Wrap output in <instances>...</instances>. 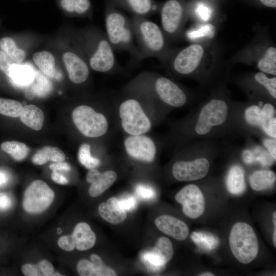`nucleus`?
<instances>
[{"instance_id":"1","label":"nucleus","mask_w":276,"mask_h":276,"mask_svg":"<svg viewBox=\"0 0 276 276\" xmlns=\"http://www.w3.org/2000/svg\"><path fill=\"white\" fill-rule=\"evenodd\" d=\"M236 102L231 99L225 83L217 86L182 122L178 128L180 137L187 143L235 135Z\"/></svg>"},{"instance_id":"2","label":"nucleus","mask_w":276,"mask_h":276,"mask_svg":"<svg viewBox=\"0 0 276 276\" xmlns=\"http://www.w3.org/2000/svg\"><path fill=\"white\" fill-rule=\"evenodd\" d=\"M216 53L211 44L193 43L174 51L165 64L174 74L192 78L213 90L225 80L216 64Z\"/></svg>"},{"instance_id":"3","label":"nucleus","mask_w":276,"mask_h":276,"mask_svg":"<svg viewBox=\"0 0 276 276\" xmlns=\"http://www.w3.org/2000/svg\"><path fill=\"white\" fill-rule=\"evenodd\" d=\"M186 143L182 150L186 157L175 161L172 166V175L179 181L204 178L210 171L213 159L228 148L218 139L196 140Z\"/></svg>"},{"instance_id":"4","label":"nucleus","mask_w":276,"mask_h":276,"mask_svg":"<svg viewBox=\"0 0 276 276\" xmlns=\"http://www.w3.org/2000/svg\"><path fill=\"white\" fill-rule=\"evenodd\" d=\"M131 20L137 47L143 59L155 57L165 64L174 51L169 46L162 29L144 17L134 16Z\"/></svg>"},{"instance_id":"5","label":"nucleus","mask_w":276,"mask_h":276,"mask_svg":"<svg viewBox=\"0 0 276 276\" xmlns=\"http://www.w3.org/2000/svg\"><path fill=\"white\" fill-rule=\"evenodd\" d=\"M106 35L114 51L128 52L137 61L143 60L137 47L132 20L109 10L105 16Z\"/></svg>"},{"instance_id":"6","label":"nucleus","mask_w":276,"mask_h":276,"mask_svg":"<svg viewBox=\"0 0 276 276\" xmlns=\"http://www.w3.org/2000/svg\"><path fill=\"white\" fill-rule=\"evenodd\" d=\"M238 62L256 67L259 71L276 75V48L265 36H257L234 57Z\"/></svg>"},{"instance_id":"7","label":"nucleus","mask_w":276,"mask_h":276,"mask_svg":"<svg viewBox=\"0 0 276 276\" xmlns=\"http://www.w3.org/2000/svg\"><path fill=\"white\" fill-rule=\"evenodd\" d=\"M233 81L246 95L248 101H268L276 104V77H269L262 72L236 77Z\"/></svg>"},{"instance_id":"8","label":"nucleus","mask_w":276,"mask_h":276,"mask_svg":"<svg viewBox=\"0 0 276 276\" xmlns=\"http://www.w3.org/2000/svg\"><path fill=\"white\" fill-rule=\"evenodd\" d=\"M263 102L265 101H237L234 115L235 135L245 138L265 135L262 129L261 115Z\"/></svg>"},{"instance_id":"9","label":"nucleus","mask_w":276,"mask_h":276,"mask_svg":"<svg viewBox=\"0 0 276 276\" xmlns=\"http://www.w3.org/2000/svg\"><path fill=\"white\" fill-rule=\"evenodd\" d=\"M229 243L235 257L243 264H248L257 257L259 244L252 227L248 224L240 222L232 227Z\"/></svg>"},{"instance_id":"10","label":"nucleus","mask_w":276,"mask_h":276,"mask_svg":"<svg viewBox=\"0 0 276 276\" xmlns=\"http://www.w3.org/2000/svg\"><path fill=\"white\" fill-rule=\"evenodd\" d=\"M150 76L154 93L166 106L180 108L188 105L192 103L195 98L196 99V95L182 88L166 77Z\"/></svg>"},{"instance_id":"11","label":"nucleus","mask_w":276,"mask_h":276,"mask_svg":"<svg viewBox=\"0 0 276 276\" xmlns=\"http://www.w3.org/2000/svg\"><path fill=\"white\" fill-rule=\"evenodd\" d=\"M91 39L88 59L90 67L101 73H110L117 69L119 63L106 34L96 33Z\"/></svg>"},{"instance_id":"12","label":"nucleus","mask_w":276,"mask_h":276,"mask_svg":"<svg viewBox=\"0 0 276 276\" xmlns=\"http://www.w3.org/2000/svg\"><path fill=\"white\" fill-rule=\"evenodd\" d=\"M119 116L123 129L130 135L144 134L151 129L150 120L140 102L134 98H128L122 102Z\"/></svg>"},{"instance_id":"13","label":"nucleus","mask_w":276,"mask_h":276,"mask_svg":"<svg viewBox=\"0 0 276 276\" xmlns=\"http://www.w3.org/2000/svg\"><path fill=\"white\" fill-rule=\"evenodd\" d=\"M72 116L76 128L86 137H100L108 130V123L106 117L88 105L77 106L73 110Z\"/></svg>"},{"instance_id":"14","label":"nucleus","mask_w":276,"mask_h":276,"mask_svg":"<svg viewBox=\"0 0 276 276\" xmlns=\"http://www.w3.org/2000/svg\"><path fill=\"white\" fill-rule=\"evenodd\" d=\"M54 198V191L45 182L41 180H36L25 190L22 206L29 213L39 214L50 206Z\"/></svg>"},{"instance_id":"15","label":"nucleus","mask_w":276,"mask_h":276,"mask_svg":"<svg viewBox=\"0 0 276 276\" xmlns=\"http://www.w3.org/2000/svg\"><path fill=\"white\" fill-rule=\"evenodd\" d=\"M185 14L178 0H168L160 11L162 30L168 41L175 40L181 35L185 23Z\"/></svg>"},{"instance_id":"16","label":"nucleus","mask_w":276,"mask_h":276,"mask_svg":"<svg viewBox=\"0 0 276 276\" xmlns=\"http://www.w3.org/2000/svg\"><path fill=\"white\" fill-rule=\"evenodd\" d=\"M96 236L87 223L81 222L75 226L71 235L60 237L58 245L62 249L70 251L75 248L80 251L91 248L95 245Z\"/></svg>"},{"instance_id":"17","label":"nucleus","mask_w":276,"mask_h":276,"mask_svg":"<svg viewBox=\"0 0 276 276\" xmlns=\"http://www.w3.org/2000/svg\"><path fill=\"white\" fill-rule=\"evenodd\" d=\"M176 200L182 205V211L188 217L196 219L205 209V199L200 188L194 184L183 187L175 195Z\"/></svg>"},{"instance_id":"18","label":"nucleus","mask_w":276,"mask_h":276,"mask_svg":"<svg viewBox=\"0 0 276 276\" xmlns=\"http://www.w3.org/2000/svg\"><path fill=\"white\" fill-rule=\"evenodd\" d=\"M126 152L131 157L146 163L152 162L156 147L153 141L144 134L130 135L124 141Z\"/></svg>"},{"instance_id":"19","label":"nucleus","mask_w":276,"mask_h":276,"mask_svg":"<svg viewBox=\"0 0 276 276\" xmlns=\"http://www.w3.org/2000/svg\"><path fill=\"white\" fill-rule=\"evenodd\" d=\"M173 248L171 241L165 237L157 240L154 247L143 255L145 261L153 268H159L165 266L173 257Z\"/></svg>"},{"instance_id":"20","label":"nucleus","mask_w":276,"mask_h":276,"mask_svg":"<svg viewBox=\"0 0 276 276\" xmlns=\"http://www.w3.org/2000/svg\"><path fill=\"white\" fill-rule=\"evenodd\" d=\"M63 60L72 82L81 84L87 80L89 74V67L80 55L73 52H66L63 55Z\"/></svg>"},{"instance_id":"21","label":"nucleus","mask_w":276,"mask_h":276,"mask_svg":"<svg viewBox=\"0 0 276 276\" xmlns=\"http://www.w3.org/2000/svg\"><path fill=\"white\" fill-rule=\"evenodd\" d=\"M117 173L112 170L100 172L97 169H90L86 175V181L91 185L88 193L92 197L102 194L111 187L117 179Z\"/></svg>"},{"instance_id":"22","label":"nucleus","mask_w":276,"mask_h":276,"mask_svg":"<svg viewBox=\"0 0 276 276\" xmlns=\"http://www.w3.org/2000/svg\"><path fill=\"white\" fill-rule=\"evenodd\" d=\"M155 224L164 234L177 240H184L188 237L189 229L182 221L169 215H162L156 218Z\"/></svg>"},{"instance_id":"23","label":"nucleus","mask_w":276,"mask_h":276,"mask_svg":"<svg viewBox=\"0 0 276 276\" xmlns=\"http://www.w3.org/2000/svg\"><path fill=\"white\" fill-rule=\"evenodd\" d=\"M250 138H246L244 147L239 150L241 160L247 165L258 163L262 166L268 165L271 159L270 154L262 145L254 143Z\"/></svg>"},{"instance_id":"24","label":"nucleus","mask_w":276,"mask_h":276,"mask_svg":"<svg viewBox=\"0 0 276 276\" xmlns=\"http://www.w3.org/2000/svg\"><path fill=\"white\" fill-rule=\"evenodd\" d=\"M91 261L83 259L78 262L77 270L81 276H113L116 272L105 266L101 258L96 255L90 256Z\"/></svg>"},{"instance_id":"25","label":"nucleus","mask_w":276,"mask_h":276,"mask_svg":"<svg viewBox=\"0 0 276 276\" xmlns=\"http://www.w3.org/2000/svg\"><path fill=\"white\" fill-rule=\"evenodd\" d=\"M98 212L102 219L112 224L120 223L127 217L126 212L114 197L109 198L106 202L101 203L98 206Z\"/></svg>"},{"instance_id":"26","label":"nucleus","mask_w":276,"mask_h":276,"mask_svg":"<svg viewBox=\"0 0 276 276\" xmlns=\"http://www.w3.org/2000/svg\"><path fill=\"white\" fill-rule=\"evenodd\" d=\"M5 75L12 84L17 86L22 87L30 85L32 83L35 72L33 68L28 65L14 62Z\"/></svg>"},{"instance_id":"27","label":"nucleus","mask_w":276,"mask_h":276,"mask_svg":"<svg viewBox=\"0 0 276 276\" xmlns=\"http://www.w3.org/2000/svg\"><path fill=\"white\" fill-rule=\"evenodd\" d=\"M226 186L228 192L234 195H239L246 189L245 172L239 164H234L229 168L226 177Z\"/></svg>"},{"instance_id":"28","label":"nucleus","mask_w":276,"mask_h":276,"mask_svg":"<svg viewBox=\"0 0 276 276\" xmlns=\"http://www.w3.org/2000/svg\"><path fill=\"white\" fill-rule=\"evenodd\" d=\"M33 61L45 75L60 80L62 74L55 67V61L54 56L49 52L43 51L36 52L33 57Z\"/></svg>"},{"instance_id":"29","label":"nucleus","mask_w":276,"mask_h":276,"mask_svg":"<svg viewBox=\"0 0 276 276\" xmlns=\"http://www.w3.org/2000/svg\"><path fill=\"white\" fill-rule=\"evenodd\" d=\"M19 117L25 125L33 130H39L43 126L44 113L35 105H27L23 107Z\"/></svg>"},{"instance_id":"30","label":"nucleus","mask_w":276,"mask_h":276,"mask_svg":"<svg viewBox=\"0 0 276 276\" xmlns=\"http://www.w3.org/2000/svg\"><path fill=\"white\" fill-rule=\"evenodd\" d=\"M275 180V173L267 169L256 170L249 177L250 186L255 191L264 190L273 187Z\"/></svg>"},{"instance_id":"31","label":"nucleus","mask_w":276,"mask_h":276,"mask_svg":"<svg viewBox=\"0 0 276 276\" xmlns=\"http://www.w3.org/2000/svg\"><path fill=\"white\" fill-rule=\"evenodd\" d=\"M65 159L64 153L60 149L49 146L39 149L33 156L32 161L37 165H42L49 161L54 163L63 162Z\"/></svg>"},{"instance_id":"32","label":"nucleus","mask_w":276,"mask_h":276,"mask_svg":"<svg viewBox=\"0 0 276 276\" xmlns=\"http://www.w3.org/2000/svg\"><path fill=\"white\" fill-rule=\"evenodd\" d=\"M21 272L26 276L55 275L52 264L47 260L40 261L36 264L26 263L21 266Z\"/></svg>"},{"instance_id":"33","label":"nucleus","mask_w":276,"mask_h":276,"mask_svg":"<svg viewBox=\"0 0 276 276\" xmlns=\"http://www.w3.org/2000/svg\"><path fill=\"white\" fill-rule=\"evenodd\" d=\"M0 50L17 63H21L26 57L25 52L19 48L14 39L9 36L3 37L0 39Z\"/></svg>"},{"instance_id":"34","label":"nucleus","mask_w":276,"mask_h":276,"mask_svg":"<svg viewBox=\"0 0 276 276\" xmlns=\"http://www.w3.org/2000/svg\"><path fill=\"white\" fill-rule=\"evenodd\" d=\"M1 149L9 154L16 161H21L28 155L30 149L24 143L15 141H6L1 145Z\"/></svg>"},{"instance_id":"35","label":"nucleus","mask_w":276,"mask_h":276,"mask_svg":"<svg viewBox=\"0 0 276 276\" xmlns=\"http://www.w3.org/2000/svg\"><path fill=\"white\" fill-rule=\"evenodd\" d=\"M124 2L135 16L144 17L156 9L151 0H124Z\"/></svg>"},{"instance_id":"36","label":"nucleus","mask_w":276,"mask_h":276,"mask_svg":"<svg viewBox=\"0 0 276 276\" xmlns=\"http://www.w3.org/2000/svg\"><path fill=\"white\" fill-rule=\"evenodd\" d=\"M60 5L68 13L81 15L89 11L90 2V0H60Z\"/></svg>"},{"instance_id":"37","label":"nucleus","mask_w":276,"mask_h":276,"mask_svg":"<svg viewBox=\"0 0 276 276\" xmlns=\"http://www.w3.org/2000/svg\"><path fill=\"white\" fill-rule=\"evenodd\" d=\"M23 106L18 101L0 97V114L18 118L20 116Z\"/></svg>"},{"instance_id":"38","label":"nucleus","mask_w":276,"mask_h":276,"mask_svg":"<svg viewBox=\"0 0 276 276\" xmlns=\"http://www.w3.org/2000/svg\"><path fill=\"white\" fill-rule=\"evenodd\" d=\"M31 84H33L34 93L40 97L46 96L52 89V83L39 72L35 73L34 78Z\"/></svg>"},{"instance_id":"39","label":"nucleus","mask_w":276,"mask_h":276,"mask_svg":"<svg viewBox=\"0 0 276 276\" xmlns=\"http://www.w3.org/2000/svg\"><path fill=\"white\" fill-rule=\"evenodd\" d=\"M78 159L80 163L88 169L96 168L100 161L97 158L93 157L90 154V146L88 144H82L78 151Z\"/></svg>"},{"instance_id":"40","label":"nucleus","mask_w":276,"mask_h":276,"mask_svg":"<svg viewBox=\"0 0 276 276\" xmlns=\"http://www.w3.org/2000/svg\"><path fill=\"white\" fill-rule=\"evenodd\" d=\"M191 238L198 246L208 249L215 248L218 243L217 239L212 235L203 233L193 232Z\"/></svg>"},{"instance_id":"41","label":"nucleus","mask_w":276,"mask_h":276,"mask_svg":"<svg viewBox=\"0 0 276 276\" xmlns=\"http://www.w3.org/2000/svg\"><path fill=\"white\" fill-rule=\"evenodd\" d=\"M264 148L270 153L273 158L276 159V139L266 135L262 136L259 138Z\"/></svg>"},{"instance_id":"42","label":"nucleus","mask_w":276,"mask_h":276,"mask_svg":"<svg viewBox=\"0 0 276 276\" xmlns=\"http://www.w3.org/2000/svg\"><path fill=\"white\" fill-rule=\"evenodd\" d=\"M136 193L140 198L144 199H151L155 196V192L152 188L143 185L136 187Z\"/></svg>"},{"instance_id":"43","label":"nucleus","mask_w":276,"mask_h":276,"mask_svg":"<svg viewBox=\"0 0 276 276\" xmlns=\"http://www.w3.org/2000/svg\"><path fill=\"white\" fill-rule=\"evenodd\" d=\"M119 201L126 212L132 211L135 208L136 204L135 198L131 195L124 196L119 199Z\"/></svg>"},{"instance_id":"44","label":"nucleus","mask_w":276,"mask_h":276,"mask_svg":"<svg viewBox=\"0 0 276 276\" xmlns=\"http://www.w3.org/2000/svg\"><path fill=\"white\" fill-rule=\"evenodd\" d=\"M13 62L14 61L0 50V71L6 74Z\"/></svg>"},{"instance_id":"45","label":"nucleus","mask_w":276,"mask_h":276,"mask_svg":"<svg viewBox=\"0 0 276 276\" xmlns=\"http://www.w3.org/2000/svg\"><path fill=\"white\" fill-rule=\"evenodd\" d=\"M276 117L272 118L268 122L264 130L265 135L276 139Z\"/></svg>"},{"instance_id":"46","label":"nucleus","mask_w":276,"mask_h":276,"mask_svg":"<svg viewBox=\"0 0 276 276\" xmlns=\"http://www.w3.org/2000/svg\"><path fill=\"white\" fill-rule=\"evenodd\" d=\"M49 167L52 171H69L71 170L70 165L63 161L52 164L49 166Z\"/></svg>"},{"instance_id":"47","label":"nucleus","mask_w":276,"mask_h":276,"mask_svg":"<svg viewBox=\"0 0 276 276\" xmlns=\"http://www.w3.org/2000/svg\"><path fill=\"white\" fill-rule=\"evenodd\" d=\"M12 205V201L10 197L6 194H0V210H6L9 209Z\"/></svg>"},{"instance_id":"48","label":"nucleus","mask_w":276,"mask_h":276,"mask_svg":"<svg viewBox=\"0 0 276 276\" xmlns=\"http://www.w3.org/2000/svg\"><path fill=\"white\" fill-rule=\"evenodd\" d=\"M51 178L56 183L65 185L68 183V179L63 175L58 173L57 171H53L51 173Z\"/></svg>"},{"instance_id":"49","label":"nucleus","mask_w":276,"mask_h":276,"mask_svg":"<svg viewBox=\"0 0 276 276\" xmlns=\"http://www.w3.org/2000/svg\"><path fill=\"white\" fill-rule=\"evenodd\" d=\"M272 221H273V226H274L272 241H273V245L274 247H276V213L275 212H274L273 213Z\"/></svg>"},{"instance_id":"50","label":"nucleus","mask_w":276,"mask_h":276,"mask_svg":"<svg viewBox=\"0 0 276 276\" xmlns=\"http://www.w3.org/2000/svg\"><path fill=\"white\" fill-rule=\"evenodd\" d=\"M259 1L266 7L273 8L276 7V0H259Z\"/></svg>"},{"instance_id":"51","label":"nucleus","mask_w":276,"mask_h":276,"mask_svg":"<svg viewBox=\"0 0 276 276\" xmlns=\"http://www.w3.org/2000/svg\"><path fill=\"white\" fill-rule=\"evenodd\" d=\"M8 180V177L7 175L2 172L0 171V187L5 185Z\"/></svg>"},{"instance_id":"52","label":"nucleus","mask_w":276,"mask_h":276,"mask_svg":"<svg viewBox=\"0 0 276 276\" xmlns=\"http://www.w3.org/2000/svg\"><path fill=\"white\" fill-rule=\"evenodd\" d=\"M201 276H213L214 274L210 272H205L200 274Z\"/></svg>"},{"instance_id":"53","label":"nucleus","mask_w":276,"mask_h":276,"mask_svg":"<svg viewBox=\"0 0 276 276\" xmlns=\"http://www.w3.org/2000/svg\"><path fill=\"white\" fill-rule=\"evenodd\" d=\"M211 1H214V0H211Z\"/></svg>"}]
</instances>
